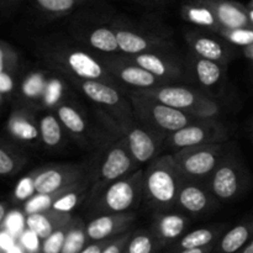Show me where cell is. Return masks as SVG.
<instances>
[{
    "label": "cell",
    "mask_w": 253,
    "mask_h": 253,
    "mask_svg": "<svg viewBox=\"0 0 253 253\" xmlns=\"http://www.w3.org/2000/svg\"><path fill=\"white\" fill-rule=\"evenodd\" d=\"M62 123L59 121L58 116L52 114H47L40 120V133H41V141L43 145L48 148L58 147L63 140V131H62Z\"/></svg>",
    "instance_id": "484cf974"
},
{
    "label": "cell",
    "mask_w": 253,
    "mask_h": 253,
    "mask_svg": "<svg viewBox=\"0 0 253 253\" xmlns=\"http://www.w3.org/2000/svg\"><path fill=\"white\" fill-rule=\"evenodd\" d=\"M189 42L195 54H198L202 58L211 59V61L219 62V63L226 62V51H225L224 46L216 40L198 35V36L190 37Z\"/></svg>",
    "instance_id": "d4e9b609"
},
{
    "label": "cell",
    "mask_w": 253,
    "mask_h": 253,
    "mask_svg": "<svg viewBox=\"0 0 253 253\" xmlns=\"http://www.w3.org/2000/svg\"><path fill=\"white\" fill-rule=\"evenodd\" d=\"M71 222L64 225V226L59 227V229H57L56 231L52 232L47 239L42 240L41 253H61L62 252V249H63L67 232H68Z\"/></svg>",
    "instance_id": "d590c367"
},
{
    "label": "cell",
    "mask_w": 253,
    "mask_h": 253,
    "mask_svg": "<svg viewBox=\"0 0 253 253\" xmlns=\"http://www.w3.org/2000/svg\"><path fill=\"white\" fill-rule=\"evenodd\" d=\"M227 138V132L221 124L214 119H198L166 137L165 145L172 150H182L192 146L221 143Z\"/></svg>",
    "instance_id": "8992f818"
},
{
    "label": "cell",
    "mask_w": 253,
    "mask_h": 253,
    "mask_svg": "<svg viewBox=\"0 0 253 253\" xmlns=\"http://www.w3.org/2000/svg\"><path fill=\"white\" fill-rule=\"evenodd\" d=\"M253 239V220L236 225L216 242L211 253H236Z\"/></svg>",
    "instance_id": "d6986e66"
},
{
    "label": "cell",
    "mask_w": 253,
    "mask_h": 253,
    "mask_svg": "<svg viewBox=\"0 0 253 253\" xmlns=\"http://www.w3.org/2000/svg\"><path fill=\"white\" fill-rule=\"evenodd\" d=\"M160 246L152 232L146 230L132 232L123 253H153Z\"/></svg>",
    "instance_id": "1f68e13d"
},
{
    "label": "cell",
    "mask_w": 253,
    "mask_h": 253,
    "mask_svg": "<svg viewBox=\"0 0 253 253\" xmlns=\"http://www.w3.org/2000/svg\"><path fill=\"white\" fill-rule=\"evenodd\" d=\"M66 68L77 78L84 81H100L109 83L110 77L100 62L83 51H69L63 56Z\"/></svg>",
    "instance_id": "4fadbf2b"
},
{
    "label": "cell",
    "mask_w": 253,
    "mask_h": 253,
    "mask_svg": "<svg viewBox=\"0 0 253 253\" xmlns=\"http://www.w3.org/2000/svg\"><path fill=\"white\" fill-rule=\"evenodd\" d=\"M136 93L151 96L197 119H214L220 114V106L216 101L205 98L185 86L161 85L151 89H137Z\"/></svg>",
    "instance_id": "3957f363"
},
{
    "label": "cell",
    "mask_w": 253,
    "mask_h": 253,
    "mask_svg": "<svg viewBox=\"0 0 253 253\" xmlns=\"http://www.w3.org/2000/svg\"><path fill=\"white\" fill-rule=\"evenodd\" d=\"M115 31L116 37H118L119 48L121 52L128 54V56L150 52L151 49L156 48V46L160 43V41H157V40H151L140 34L127 31V30H115Z\"/></svg>",
    "instance_id": "603a6c76"
},
{
    "label": "cell",
    "mask_w": 253,
    "mask_h": 253,
    "mask_svg": "<svg viewBox=\"0 0 253 253\" xmlns=\"http://www.w3.org/2000/svg\"><path fill=\"white\" fill-rule=\"evenodd\" d=\"M105 67L109 73L120 79L126 85L133 86L136 89H151L162 85L161 78L153 76L128 58L106 59Z\"/></svg>",
    "instance_id": "30bf717a"
},
{
    "label": "cell",
    "mask_w": 253,
    "mask_h": 253,
    "mask_svg": "<svg viewBox=\"0 0 253 253\" xmlns=\"http://www.w3.org/2000/svg\"><path fill=\"white\" fill-rule=\"evenodd\" d=\"M89 43L95 49L105 53H113L119 48L118 37L115 30L109 27H98L89 35Z\"/></svg>",
    "instance_id": "4dcf8cb0"
},
{
    "label": "cell",
    "mask_w": 253,
    "mask_h": 253,
    "mask_svg": "<svg viewBox=\"0 0 253 253\" xmlns=\"http://www.w3.org/2000/svg\"><path fill=\"white\" fill-rule=\"evenodd\" d=\"M184 180L173 155L162 156L153 161L143 174V198L153 209L167 211L177 205Z\"/></svg>",
    "instance_id": "6da1fadb"
},
{
    "label": "cell",
    "mask_w": 253,
    "mask_h": 253,
    "mask_svg": "<svg viewBox=\"0 0 253 253\" xmlns=\"http://www.w3.org/2000/svg\"><path fill=\"white\" fill-rule=\"evenodd\" d=\"M57 116L62 123L63 127H66L73 135H83L86 130V124L83 115L73 106L68 104H61L57 108Z\"/></svg>",
    "instance_id": "83f0119b"
},
{
    "label": "cell",
    "mask_w": 253,
    "mask_h": 253,
    "mask_svg": "<svg viewBox=\"0 0 253 253\" xmlns=\"http://www.w3.org/2000/svg\"><path fill=\"white\" fill-rule=\"evenodd\" d=\"M131 235H132V232L126 231L124 232V234L119 235V236L114 237V239L111 240L110 244L103 250L101 253H123L126 245H127L128 240H130Z\"/></svg>",
    "instance_id": "b9f144b4"
},
{
    "label": "cell",
    "mask_w": 253,
    "mask_h": 253,
    "mask_svg": "<svg viewBox=\"0 0 253 253\" xmlns=\"http://www.w3.org/2000/svg\"><path fill=\"white\" fill-rule=\"evenodd\" d=\"M249 9H253V0H251L249 4Z\"/></svg>",
    "instance_id": "816d5d0a"
},
{
    "label": "cell",
    "mask_w": 253,
    "mask_h": 253,
    "mask_svg": "<svg viewBox=\"0 0 253 253\" xmlns=\"http://www.w3.org/2000/svg\"><path fill=\"white\" fill-rule=\"evenodd\" d=\"M131 105L133 114L146 127L165 137L198 120L190 114L166 105L151 96L138 94L136 91L131 95Z\"/></svg>",
    "instance_id": "7a4b0ae2"
},
{
    "label": "cell",
    "mask_w": 253,
    "mask_h": 253,
    "mask_svg": "<svg viewBox=\"0 0 253 253\" xmlns=\"http://www.w3.org/2000/svg\"><path fill=\"white\" fill-rule=\"evenodd\" d=\"M224 227L225 226L203 227V229L188 232L185 236L180 239V241L175 246V250L182 251V250L199 249V247H207L210 246V245L216 244L217 239L224 231Z\"/></svg>",
    "instance_id": "cb8c5ba5"
},
{
    "label": "cell",
    "mask_w": 253,
    "mask_h": 253,
    "mask_svg": "<svg viewBox=\"0 0 253 253\" xmlns=\"http://www.w3.org/2000/svg\"><path fill=\"white\" fill-rule=\"evenodd\" d=\"M39 236L36 234L27 229L26 232H24L21 236V242L27 251H37L39 247Z\"/></svg>",
    "instance_id": "ee69618b"
},
{
    "label": "cell",
    "mask_w": 253,
    "mask_h": 253,
    "mask_svg": "<svg viewBox=\"0 0 253 253\" xmlns=\"http://www.w3.org/2000/svg\"><path fill=\"white\" fill-rule=\"evenodd\" d=\"M7 212H6V204L5 203H2V204H0V222H1V225L4 224V221L6 220L7 217Z\"/></svg>",
    "instance_id": "7dc6e473"
},
{
    "label": "cell",
    "mask_w": 253,
    "mask_h": 253,
    "mask_svg": "<svg viewBox=\"0 0 253 253\" xmlns=\"http://www.w3.org/2000/svg\"><path fill=\"white\" fill-rule=\"evenodd\" d=\"M244 53L247 58L252 59L253 61V43L250 44V46H247V47H244Z\"/></svg>",
    "instance_id": "c3c4849f"
},
{
    "label": "cell",
    "mask_w": 253,
    "mask_h": 253,
    "mask_svg": "<svg viewBox=\"0 0 253 253\" xmlns=\"http://www.w3.org/2000/svg\"><path fill=\"white\" fill-rule=\"evenodd\" d=\"M185 179L197 180L210 178L224 156L221 143L192 146L178 150L173 155Z\"/></svg>",
    "instance_id": "5b68a950"
},
{
    "label": "cell",
    "mask_w": 253,
    "mask_h": 253,
    "mask_svg": "<svg viewBox=\"0 0 253 253\" xmlns=\"http://www.w3.org/2000/svg\"><path fill=\"white\" fill-rule=\"evenodd\" d=\"M127 58L161 79L177 78V77L180 76L179 67L175 66L174 63H172L168 59L163 58L158 54L151 53V52L133 54V56L127 57Z\"/></svg>",
    "instance_id": "ffe728a7"
},
{
    "label": "cell",
    "mask_w": 253,
    "mask_h": 253,
    "mask_svg": "<svg viewBox=\"0 0 253 253\" xmlns=\"http://www.w3.org/2000/svg\"><path fill=\"white\" fill-rule=\"evenodd\" d=\"M249 12H250V19H251V22L253 25V9H249Z\"/></svg>",
    "instance_id": "f907efd6"
},
{
    "label": "cell",
    "mask_w": 253,
    "mask_h": 253,
    "mask_svg": "<svg viewBox=\"0 0 253 253\" xmlns=\"http://www.w3.org/2000/svg\"><path fill=\"white\" fill-rule=\"evenodd\" d=\"M24 163L25 160L21 158V155L15 152L9 146H1V150H0V174L2 177L15 174L22 167Z\"/></svg>",
    "instance_id": "836d02e7"
},
{
    "label": "cell",
    "mask_w": 253,
    "mask_h": 253,
    "mask_svg": "<svg viewBox=\"0 0 253 253\" xmlns=\"http://www.w3.org/2000/svg\"><path fill=\"white\" fill-rule=\"evenodd\" d=\"M34 183L37 194H51L76 184L82 179V169L77 166H49L35 170Z\"/></svg>",
    "instance_id": "9c48e42d"
},
{
    "label": "cell",
    "mask_w": 253,
    "mask_h": 253,
    "mask_svg": "<svg viewBox=\"0 0 253 253\" xmlns=\"http://www.w3.org/2000/svg\"><path fill=\"white\" fill-rule=\"evenodd\" d=\"M236 253H253V239L244 247V249L240 250V251Z\"/></svg>",
    "instance_id": "681fc988"
},
{
    "label": "cell",
    "mask_w": 253,
    "mask_h": 253,
    "mask_svg": "<svg viewBox=\"0 0 253 253\" xmlns=\"http://www.w3.org/2000/svg\"><path fill=\"white\" fill-rule=\"evenodd\" d=\"M215 245H210L207 247H199V249H189V250H182V251H178L177 253H211L214 250Z\"/></svg>",
    "instance_id": "bcb514c9"
},
{
    "label": "cell",
    "mask_w": 253,
    "mask_h": 253,
    "mask_svg": "<svg viewBox=\"0 0 253 253\" xmlns=\"http://www.w3.org/2000/svg\"><path fill=\"white\" fill-rule=\"evenodd\" d=\"M35 194H36V189H35L34 183V173H31L20 179V182L17 183L14 190V198L16 202H27Z\"/></svg>",
    "instance_id": "ab89813d"
},
{
    "label": "cell",
    "mask_w": 253,
    "mask_h": 253,
    "mask_svg": "<svg viewBox=\"0 0 253 253\" xmlns=\"http://www.w3.org/2000/svg\"><path fill=\"white\" fill-rule=\"evenodd\" d=\"M209 5L215 12L221 30H235L253 27L249 7L231 0H200Z\"/></svg>",
    "instance_id": "5bb4252c"
},
{
    "label": "cell",
    "mask_w": 253,
    "mask_h": 253,
    "mask_svg": "<svg viewBox=\"0 0 253 253\" xmlns=\"http://www.w3.org/2000/svg\"><path fill=\"white\" fill-rule=\"evenodd\" d=\"M182 15L187 21L197 25V26L207 27V29L214 30V31L220 32L219 22H217L215 12L212 11L211 7L203 1L194 2V4H187L182 7Z\"/></svg>",
    "instance_id": "7402d4cb"
},
{
    "label": "cell",
    "mask_w": 253,
    "mask_h": 253,
    "mask_svg": "<svg viewBox=\"0 0 253 253\" xmlns=\"http://www.w3.org/2000/svg\"><path fill=\"white\" fill-rule=\"evenodd\" d=\"M39 7L52 14H64L73 9L79 0H35Z\"/></svg>",
    "instance_id": "f35d334b"
},
{
    "label": "cell",
    "mask_w": 253,
    "mask_h": 253,
    "mask_svg": "<svg viewBox=\"0 0 253 253\" xmlns=\"http://www.w3.org/2000/svg\"><path fill=\"white\" fill-rule=\"evenodd\" d=\"M136 165L137 163L133 160L126 140L124 138L106 152L96 174L94 192L104 189L110 183L131 174Z\"/></svg>",
    "instance_id": "52a82bcc"
},
{
    "label": "cell",
    "mask_w": 253,
    "mask_h": 253,
    "mask_svg": "<svg viewBox=\"0 0 253 253\" xmlns=\"http://www.w3.org/2000/svg\"><path fill=\"white\" fill-rule=\"evenodd\" d=\"M86 240L88 236H86L84 222L81 219H73L69 225L61 253H79L85 247Z\"/></svg>",
    "instance_id": "f546056e"
},
{
    "label": "cell",
    "mask_w": 253,
    "mask_h": 253,
    "mask_svg": "<svg viewBox=\"0 0 253 253\" xmlns=\"http://www.w3.org/2000/svg\"><path fill=\"white\" fill-rule=\"evenodd\" d=\"M86 189V183L84 180H79L76 184L71 185L63 192V194L53 203L52 209L59 212H66L71 214L77 205L81 203V200L84 198Z\"/></svg>",
    "instance_id": "4316f807"
},
{
    "label": "cell",
    "mask_w": 253,
    "mask_h": 253,
    "mask_svg": "<svg viewBox=\"0 0 253 253\" xmlns=\"http://www.w3.org/2000/svg\"><path fill=\"white\" fill-rule=\"evenodd\" d=\"M125 140L135 162L143 165L155 158L166 137L148 127H133L128 131Z\"/></svg>",
    "instance_id": "7c38bea8"
},
{
    "label": "cell",
    "mask_w": 253,
    "mask_h": 253,
    "mask_svg": "<svg viewBox=\"0 0 253 253\" xmlns=\"http://www.w3.org/2000/svg\"><path fill=\"white\" fill-rule=\"evenodd\" d=\"M14 89V78H12L11 73L6 71L0 72V94H1V99L5 98L6 94H10Z\"/></svg>",
    "instance_id": "7bdbcfd3"
},
{
    "label": "cell",
    "mask_w": 253,
    "mask_h": 253,
    "mask_svg": "<svg viewBox=\"0 0 253 253\" xmlns=\"http://www.w3.org/2000/svg\"><path fill=\"white\" fill-rule=\"evenodd\" d=\"M46 83L47 78L42 72H35V73L29 74L22 82V95L26 99H30V100H37V99L42 100Z\"/></svg>",
    "instance_id": "d6a6232c"
},
{
    "label": "cell",
    "mask_w": 253,
    "mask_h": 253,
    "mask_svg": "<svg viewBox=\"0 0 253 253\" xmlns=\"http://www.w3.org/2000/svg\"><path fill=\"white\" fill-rule=\"evenodd\" d=\"M212 199L215 198L212 197L210 190L208 192L197 183L185 179L178 194L177 205L185 212H189L192 215H200L209 211L210 208L214 204Z\"/></svg>",
    "instance_id": "9a60e30c"
},
{
    "label": "cell",
    "mask_w": 253,
    "mask_h": 253,
    "mask_svg": "<svg viewBox=\"0 0 253 253\" xmlns=\"http://www.w3.org/2000/svg\"><path fill=\"white\" fill-rule=\"evenodd\" d=\"M135 220L136 215L133 212L104 214L85 225L86 236L90 241L113 239L127 231Z\"/></svg>",
    "instance_id": "8fae6325"
},
{
    "label": "cell",
    "mask_w": 253,
    "mask_h": 253,
    "mask_svg": "<svg viewBox=\"0 0 253 253\" xmlns=\"http://www.w3.org/2000/svg\"><path fill=\"white\" fill-rule=\"evenodd\" d=\"M209 180V190L212 197L220 202H229L239 195L244 184V175L235 161L224 157Z\"/></svg>",
    "instance_id": "ba28073f"
},
{
    "label": "cell",
    "mask_w": 253,
    "mask_h": 253,
    "mask_svg": "<svg viewBox=\"0 0 253 253\" xmlns=\"http://www.w3.org/2000/svg\"><path fill=\"white\" fill-rule=\"evenodd\" d=\"M71 187V185H69ZM68 188V187H67ZM58 190L56 193H51V194H37L34 195L32 198H30L29 200L25 204V214L26 215H31L35 214V212H40V211H44V210L52 209V205L53 203L63 194L64 190L67 189Z\"/></svg>",
    "instance_id": "e575fe53"
},
{
    "label": "cell",
    "mask_w": 253,
    "mask_h": 253,
    "mask_svg": "<svg viewBox=\"0 0 253 253\" xmlns=\"http://www.w3.org/2000/svg\"><path fill=\"white\" fill-rule=\"evenodd\" d=\"M17 66V54L9 44L1 42L0 47V72L6 71L11 73Z\"/></svg>",
    "instance_id": "60d3db41"
},
{
    "label": "cell",
    "mask_w": 253,
    "mask_h": 253,
    "mask_svg": "<svg viewBox=\"0 0 253 253\" xmlns=\"http://www.w3.org/2000/svg\"><path fill=\"white\" fill-rule=\"evenodd\" d=\"M63 83L58 78H47L46 88H44L42 103L46 106H58L59 100L63 96Z\"/></svg>",
    "instance_id": "8d00e7d4"
},
{
    "label": "cell",
    "mask_w": 253,
    "mask_h": 253,
    "mask_svg": "<svg viewBox=\"0 0 253 253\" xmlns=\"http://www.w3.org/2000/svg\"><path fill=\"white\" fill-rule=\"evenodd\" d=\"M188 225L189 220L184 215L163 211V214H158L155 217L151 232L156 237L160 246H165L182 236Z\"/></svg>",
    "instance_id": "2e32d148"
},
{
    "label": "cell",
    "mask_w": 253,
    "mask_h": 253,
    "mask_svg": "<svg viewBox=\"0 0 253 253\" xmlns=\"http://www.w3.org/2000/svg\"><path fill=\"white\" fill-rule=\"evenodd\" d=\"M220 34L236 46L247 47L253 43V27H241L235 30H221Z\"/></svg>",
    "instance_id": "74e56055"
},
{
    "label": "cell",
    "mask_w": 253,
    "mask_h": 253,
    "mask_svg": "<svg viewBox=\"0 0 253 253\" xmlns=\"http://www.w3.org/2000/svg\"><path fill=\"white\" fill-rule=\"evenodd\" d=\"M73 220L71 214L59 212L53 209L44 210V211L35 212V214L27 215L25 224L29 230L39 236L40 240H44L56 231L59 227L69 224Z\"/></svg>",
    "instance_id": "e0dca14e"
},
{
    "label": "cell",
    "mask_w": 253,
    "mask_h": 253,
    "mask_svg": "<svg viewBox=\"0 0 253 253\" xmlns=\"http://www.w3.org/2000/svg\"><path fill=\"white\" fill-rule=\"evenodd\" d=\"M143 170H136L106 185L98 200L99 211L103 214H120L138 205L143 197Z\"/></svg>",
    "instance_id": "277c9868"
},
{
    "label": "cell",
    "mask_w": 253,
    "mask_h": 253,
    "mask_svg": "<svg viewBox=\"0 0 253 253\" xmlns=\"http://www.w3.org/2000/svg\"><path fill=\"white\" fill-rule=\"evenodd\" d=\"M77 84L84 95L96 104L110 106V108H119L123 101L119 91L105 82L84 81V79L78 78Z\"/></svg>",
    "instance_id": "ac0fdd59"
},
{
    "label": "cell",
    "mask_w": 253,
    "mask_h": 253,
    "mask_svg": "<svg viewBox=\"0 0 253 253\" xmlns=\"http://www.w3.org/2000/svg\"><path fill=\"white\" fill-rule=\"evenodd\" d=\"M194 71L198 81L205 86L215 85L219 83L222 77V67L219 62L202 58V57L195 62Z\"/></svg>",
    "instance_id": "f1b7e54d"
},
{
    "label": "cell",
    "mask_w": 253,
    "mask_h": 253,
    "mask_svg": "<svg viewBox=\"0 0 253 253\" xmlns=\"http://www.w3.org/2000/svg\"><path fill=\"white\" fill-rule=\"evenodd\" d=\"M6 128L12 137L22 142H34L41 137L40 127H37L31 116L22 110H16L10 115Z\"/></svg>",
    "instance_id": "44dd1931"
},
{
    "label": "cell",
    "mask_w": 253,
    "mask_h": 253,
    "mask_svg": "<svg viewBox=\"0 0 253 253\" xmlns=\"http://www.w3.org/2000/svg\"><path fill=\"white\" fill-rule=\"evenodd\" d=\"M113 239L101 240V241H93L90 245H86V246L84 247V249L79 253H101L103 252V250L110 244Z\"/></svg>",
    "instance_id": "f6af8a7d"
}]
</instances>
